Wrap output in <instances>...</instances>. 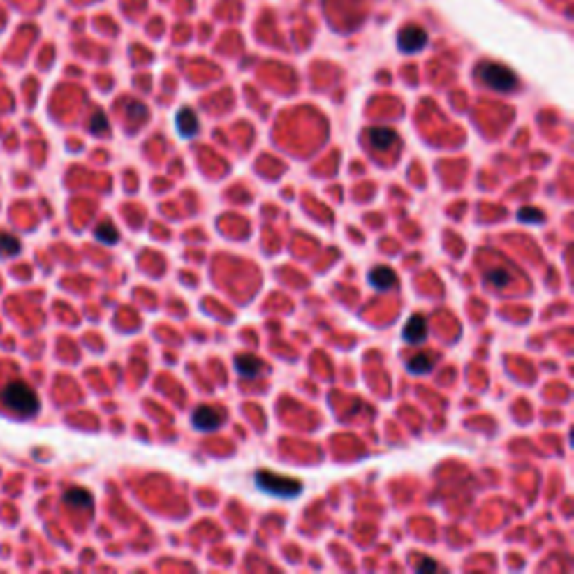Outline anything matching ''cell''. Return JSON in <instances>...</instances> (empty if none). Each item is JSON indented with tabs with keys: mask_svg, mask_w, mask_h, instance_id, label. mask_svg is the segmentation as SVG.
<instances>
[{
	"mask_svg": "<svg viewBox=\"0 0 574 574\" xmlns=\"http://www.w3.org/2000/svg\"><path fill=\"white\" fill-rule=\"evenodd\" d=\"M485 281L492 287H505L509 283V274L505 270H492V272H487Z\"/></svg>",
	"mask_w": 574,
	"mask_h": 574,
	"instance_id": "obj_16",
	"label": "cell"
},
{
	"mask_svg": "<svg viewBox=\"0 0 574 574\" xmlns=\"http://www.w3.org/2000/svg\"><path fill=\"white\" fill-rule=\"evenodd\" d=\"M368 140L377 151H388V148H392V144L397 142V133L390 128H370Z\"/></svg>",
	"mask_w": 574,
	"mask_h": 574,
	"instance_id": "obj_10",
	"label": "cell"
},
{
	"mask_svg": "<svg viewBox=\"0 0 574 574\" xmlns=\"http://www.w3.org/2000/svg\"><path fill=\"white\" fill-rule=\"evenodd\" d=\"M63 501L72 507H83V509L92 507V496L86 492V489H68V492L63 494Z\"/></svg>",
	"mask_w": 574,
	"mask_h": 574,
	"instance_id": "obj_12",
	"label": "cell"
},
{
	"mask_svg": "<svg viewBox=\"0 0 574 574\" xmlns=\"http://www.w3.org/2000/svg\"><path fill=\"white\" fill-rule=\"evenodd\" d=\"M175 124H177V133L184 137V140H191L196 133H198V117L191 108H182L175 117Z\"/></svg>",
	"mask_w": 574,
	"mask_h": 574,
	"instance_id": "obj_9",
	"label": "cell"
},
{
	"mask_svg": "<svg viewBox=\"0 0 574 574\" xmlns=\"http://www.w3.org/2000/svg\"><path fill=\"white\" fill-rule=\"evenodd\" d=\"M438 568H440L438 563L431 561V559H422V561L415 563V570H418V572H435Z\"/></svg>",
	"mask_w": 574,
	"mask_h": 574,
	"instance_id": "obj_19",
	"label": "cell"
},
{
	"mask_svg": "<svg viewBox=\"0 0 574 574\" xmlns=\"http://www.w3.org/2000/svg\"><path fill=\"white\" fill-rule=\"evenodd\" d=\"M427 31L420 29V27H404L399 31V50L406 52V54H413V52H420L424 45H427Z\"/></svg>",
	"mask_w": 574,
	"mask_h": 574,
	"instance_id": "obj_5",
	"label": "cell"
},
{
	"mask_svg": "<svg viewBox=\"0 0 574 574\" xmlns=\"http://www.w3.org/2000/svg\"><path fill=\"white\" fill-rule=\"evenodd\" d=\"M128 115L135 117V119H142V117H146L144 103H140V101H131V103H128Z\"/></svg>",
	"mask_w": 574,
	"mask_h": 574,
	"instance_id": "obj_18",
	"label": "cell"
},
{
	"mask_svg": "<svg viewBox=\"0 0 574 574\" xmlns=\"http://www.w3.org/2000/svg\"><path fill=\"white\" fill-rule=\"evenodd\" d=\"M478 77H480V81L487 88H492L496 92H512L518 86L516 74L509 68L501 66V63H485V66H480V70H478Z\"/></svg>",
	"mask_w": 574,
	"mask_h": 574,
	"instance_id": "obj_3",
	"label": "cell"
},
{
	"mask_svg": "<svg viewBox=\"0 0 574 574\" xmlns=\"http://www.w3.org/2000/svg\"><path fill=\"white\" fill-rule=\"evenodd\" d=\"M94 236H97V240H101L103 244H117V240H119V231H117V227L112 225V222H101V225L94 229Z\"/></svg>",
	"mask_w": 574,
	"mask_h": 574,
	"instance_id": "obj_13",
	"label": "cell"
},
{
	"mask_svg": "<svg viewBox=\"0 0 574 574\" xmlns=\"http://www.w3.org/2000/svg\"><path fill=\"white\" fill-rule=\"evenodd\" d=\"M253 480H256V487L260 489V492L276 496V498H296L303 492L301 480L272 473V471H258L256 476H253Z\"/></svg>",
	"mask_w": 574,
	"mask_h": 574,
	"instance_id": "obj_2",
	"label": "cell"
},
{
	"mask_svg": "<svg viewBox=\"0 0 574 574\" xmlns=\"http://www.w3.org/2000/svg\"><path fill=\"white\" fill-rule=\"evenodd\" d=\"M518 218H520V222H527V225H538V222H543V214L534 207H523L518 211Z\"/></svg>",
	"mask_w": 574,
	"mask_h": 574,
	"instance_id": "obj_15",
	"label": "cell"
},
{
	"mask_svg": "<svg viewBox=\"0 0 574 574\" xmlns=\"http://www.w3.org/2000/svg\"><path fill=\"white\" fill-rule=\"evenodd\" d=\"M368 283L379 292H388L392 285H397V274L390 267H375L368 272Z\"/></svg>",
	"mask_w": 574,
	"mask_h": 574,
	"instance_id": "obj_7",
	"label": "cell"
},
{
	"mask_svg": "<svg viewBox=\"0 0 574 574\" xmlns=\"http://www.w3.org/2000/svg\"><path fill=\"white\" fill-rule=\"evenodd\" d=\"M20 251V240L12 233H0V256H16Z\"/></svg>",
	"mask_w": 574,
	"mask_h": 574,
	"instance_id": "obj_14",
	"label": "cell"
},
{
	"mask_svg": "<svg viewBox=\"0 0 574 574\" xmlns=\"http://www.w3.org/2000/svg\"><path fill=\"white\" fill-rule=\"evenodd\" d=\"M427 334H429V323L422 314H413L406 321V325H404V330H402L404 341L411 344V346L422 344L424 339H427Z\"/></svg>",
	"mask_w": 574,
	"mask_h": 574,
	"instance_id": "obj_6",
	"label": "cell"
},
{
	"mask_svg": "<svg viewBox=\"0 0 574 574\" xmlns=\"http://www.w3.org/2000/svg\"><path fill=\"white\" fill-rule=\"evenodd\" d=\"M236 373L242 377V379H253L263 373V361L253 355H240L236 359Z\"/></svg>",
	"mask_w": 574,
	"mask_h": 574,
	"instance_id": "obj_8",
	"label": "cell"
},
{
	"mask_svg": "<svg viewBox=\"0 0 574 574\" xmlns=\"http://www.w3.org/2000/svg\"><path fill=\"white\" fill-rule=\"evenodd\" d=\"M406 370H409L411 375H427V373H431V370H433V359H431V355L420 353V355H415V357H411V359L406 361Z\"/></svg>",
	"mask_w": 574,
	"mask_h": 574,
	"instance_id": "obj_11",
	"label": "cell"
},
{
	"mask_svg": "<svg viewBox=\"0 0 574 574\" xmlns=\"http://www.w3.org/2000/svg\"><path fill=\"white\" fill-rule=\"evenodd\" d=\"M0 399L5 402L7 409H12L18 415H34L38 411L41 402L36 397V392L31 390L25 381H9V384L3 386L0 390Z\"/></svg>",
	"mask_w": 574,
	"mask_h": 574,
	"instance_id": "obj_1",
	"label": "cell"
},
{
	"mask_svg": "<svg viewBox=\"0 0 574 574\" xmlns=\"http://www.w3.org/2000/svg\"><path fill=\"white\" fill-rule=\"evenodd\" d=\"M222 422H225V415L214 406H198L193 411V415H191V424H193L198 431H205V433L220 429Z\"/></svg>",
	"mask_w": 574,
	"mask_h": 574,
	"instance_id": "obj_4",
	"label": "cell"
},
{
	"mask_svg": "<svg viewBox=\"0 0 574 574\" xmlns=\"http://www.w3.org/2000/svg\"><path fill=\"white\" fill-rule=\"evenodd\" d=\"M90 131L94 135H103L105 131H108V122H105V115L103 112H94L92 122H90Z\"/></svg>",
	"mask_w": 574,
	"mask_h": 574,
	"instance_id": "obj_17",
	"label": "cell"
}]
</instances>
